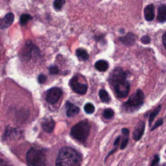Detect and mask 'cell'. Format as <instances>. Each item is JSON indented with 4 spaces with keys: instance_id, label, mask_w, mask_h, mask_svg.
Returning a JSON list of instances; mask_svg holds the SVG:
<instances>
[{
    "instance_id": "603a6c76",
    "label": "cell",
    "mask_w": 166,
    "mask_h": 166,
    "mask_svg": "<svg viewBox=\"0 0 166 166\" xmlns=\"http://www.w3.org/2000/svg\"><path fill=\"white\" fill-rule=\"evenodd\" d=\"M65 3H66V0H55L53 6H54L55 9L57 10H60L62 8Z\"/></svg>"
},
{
    "instance_id": "52a82bcc",
    "label": "cell",
    "mask_w": 166,
    "mask_h": 166,
    "mask_svg": "<svg viewBox=\"0 0 166 166\" xmlns=\"http://www.w3.org/2000/svg\"><path fill=\"white\" fill-rule=\"evenodd\" d=\"M62 93V91L60 88L54 87L51 88L47 93L46 101L47 102L51 104L54 105L57 103L59 99L61 98Z\"/></svg>"
},
{
    "instance_id": "6da1fadb",
    "label": "cell",
    "mask_w": 166,
    "mask_h": 166,
    "mask_svg": "<svg viewBox=\"0 0 166 166\" xmlns=\"http://www.w3.org/2000/svg\"><path fill=\"white\" fill-rule=\"evenodd\" d=\"M127 78L126 72L120 68L114 69L110 75L109 81L113 86L115 93L119 98H125L128 95L130 83Z\"/></svg>"
},
{
    "instance_id": "8992f818",
    "label": "cell",
    "mask_w": 166,
    "mask_h": 166,
    "mask_svg": "<svg viewBox=\"0 0 166 166\" xmlns=\"http://www.w3.org/2000/svg\"><path fill=\"white\" fill-rule=\"evenodd\" d=\"M69 86L73 91L80 95H84L86 93L88 86L85 84H82L79 81V79L77 76H75L69 81Z\"/></svg>"
},
{
    "instance_id": "d4e9b609",
    "label": "cell",
    "mask_w": 166,
    "mask_h": 166,
    "mask_svg": "<svg viewBox=\"0 0 166 166\" xmlns=\"http://www.w3.org/2000/svg\"><path fill=\"white\" fill-rule=\"evenodd\" d=\"M141 42L144 44H149L151 42V38L148 35H145L141 37Z\"/></svg>"
},
{
    "instance_id": "ac0fdd59",
    "label": "cell",
    "mask_w": 166,
    "mask_h": 166,
    "mask_svg": "<svg viewBox=\"0 0 166 166\" xmlns=\"http://www.w3.org/2000/svg\"><path fill=\"white\" fill-rule=\"evenodd\" d=\"M76 55L77 57L82 61H86L89 58V55L87 51L82 48H79L76 50Z\"/></svg>"
},
{
    "instance_id": "4316f807",
    "label": "cell",
    "mask_w": 166,
    "mask_h": 166,
    "mask_svg": "<svg viewBox=\"0 0 166 166\" xmlns=\"http://www.w3.org/2000/svg\"><path fill=\"white\" fill-rule=\"evenodd\" d=\"M128 136H126L125 138H123V141L121 143V149H124V148H125L128 144Z\"/></svg>"
},
{
    "instance_id": "ba28073f",
    "label": "cell",
    "mask_w": 166,
    "mask_h": 166,
    "mask_svg": "<svg viewBox=\"0 0 166 166\" xmlns=\"http://www.w3.org/2000/svg\"><path fill=\"white\" fill-rule=\"evenodd\" d=\"M14 20V15L13 14V13H7L3 18L0 21V29H5L9 27L13 23Z\"/></svg>"
},
{
    "instance_id": "7c38bea8",
    "label": "cell",
    "mask_w": 166,
    "mask_h": 166,
    "mask_svg": "<svg viewBox=\"0 0 166 166\" xmlns=\"http://www.w3.org/2000/svg\"><path fill=\"white\" fill-rule=\"evenodd\" d=\"M66 115L68 117H73L76 114H79V112L80 111V109L78 106H75V105L69 101L66 102Z\"/></svg>"
},
{
    "instance_id": "277c9868",
    "label": "cell",
    "mask_w": 166,
    "mask_h": 166,
    "mask_svg": "<svg viewBox=\"0 0 166 166\" xmlns=\"http://www.w3.org/2000/svg\"><path fill=\"white\" fill-rule=\"evenodd\" d=\"M144 94L141 90H138L136 93L130 96L127 101L124 103L123 107L128 112H134L138 110L144 103Z\"/></svg>"
},
{
    "instance_id": "8fae6325",
    "label": "cell",
    "mask_w": 166,
    "mask_h": 166,
    "mask_svg": "<svg viewBox=\"0 0 166 166\" xmlns=\"http://www.w3.org/2000/svg\"><path fill=\"white\" fill-rule=\"evenodd\" d=\"M121 42L124 45H133L136 42V38L134 34L132 33H128L127 35L119 38Z\"/></svg>"
},
{
    "instance_id": "7402d4cb",
    "label": "cell",
    "mask_w": 166,
    "mask_h": 166,
    "mask_svg": "<svg viewBox=\"0 0 166 166\" xmlns=\"http://www.w3.org/2000/svg\"><path fill=\"white\" fill-rule=\"evenodd\" d=\"M84 110H85L86 113H87L88 114H93L94 112L95 107L92 103H88L85 105Z\"/></svg>"
},
{
    "instance_id": "4dcf8cb0",
    "label": "cell",
    "mask_w": 166,
    "mask_h": 166,
    "mask_svg": "<svg viewBox=\"0 0 166 166\" xmlns=\"http://www.w3.org/2000/svg\"><path fill=\"white\" fill-rule=\"evenodd\" d=\"M122 133L123 135H128L129 134V130L127 128H123L122 129Z\"/></svg>"
},
{
    "instance_id": "2e32d148",
    "label": "cell",
    "mask_w": 166,
    "mask_h": 166,
    "mask_svg": "<svg viewBox=\"0 0 166 166\" xmlns=\"http://www.w3.org/2000/svg\"><path fill=\"white\" fill-rule=\"evenodd\" d=\"M95 67L99 72H105L109 68V64L104 60H100L95 64Z\"/></svg>"
},
{
    "instance_id": "d6986e66",
    "label": "cell",
    "mask_w": 166,
    "mask_h": 166,
    "mask_svg": "<svg viewBox=\"0 0 166 166\" xmlns=\"http://www.w3.org/2000/svg\"><path fill=\"white\" fill-rule=\"evenodd\" d=\"M31 20H32V16L31 15L27 14H22L20 16V24L22 26H25L26 25V23Z\"/></svg>"
},
{
    "instance_id": "5bb4252c",
    "label": "cell",
    "mask_w": 166,
    "mask_h": 166,
    "mask_svg": "<svg viewBox=\"0 0 166 166\" xmlns=\"http://www.w3.org/2000/svg\"><path fill=\"white\" fill-rule=\"evenodd\" d=\"M55 126V123L52 119H45L42 123V127L46 132H51Z\"/></svg>"
},
{
    "instance_id": "7a4b0ae2",
    "label": "cell",
    "mask_w": 166,
    "mask_h": 166,
    "mask_svg": "<svg viewBox=\"0 0 166 166\" xmlns=\"http://www.w3.org/2000/svg\"><path fill=\"white\" fill-rule=\"evenodd\" d=\"M81 161L79 153L72 147H62L59 151L55 166H77Z\"/></svg>"
},
{
    "instance_id": "e0dca14e",
    "label": "cell",
    "mask_w": 166,
    "mask_h": 166,
    "mask_svg": "<svg viewBox=\"0 0 166 166\" xmlns=\"http://www.w3.org/2000/svg\"><path fill=\"white\" fill-rule=\"evenodd\" d=\"M99 96L100 97V99L101 100V101L105 103H109L110 101V97L109 95L108 92H106L105 90L101 89L99 92Z\"/></svg>"
},
{
    "instance_id": "4fadbf2b",
    "label": "cell",
    "mask_w": 166,
    "mask_h": 166,
    "mask_svg": "<svg viewBox=\"0 0 166 166\" xmlns=\"http://www.w3.org/2000/svg\"><path fill=\"white\" fill-rule=\"evenodd\" d=\"M144 16L145 19L148 22H151L154 20L155 16V7H154L153 5L151 4L147 5L145 8Z\"/></svg>"
},
{
    "instance_id": "cb8c5ba5",
    "label": "cell",
    "mask_w": 166,
    "mask_h": 166,
    "mask_svg": "<svg viewBox=\"0 0 166 166\" xmlns=\"http://www.w3.org/2000/svg\"><path fill=\"white\" fill-rule=\"evenodd\" d=\"M160 157L157 155L155 156V158H154L153 160V161L152 162L151 166H162L160 164ZM162 166H165V165L164 164Z\"/></svg>"
},
{
    "instance_id": "3957f363",
    "label": "cell",
    "mask_w": 166,
    "mask_h": 166,
    "mask_svg": "<svg viewBox=\"0 0 166 166\" xmlns=\"http://www.w3.org/2000/svg\"><path fill=\"white\" fill-rule=\"evenodd\" d=\"M90 130V124L89 122L86 120L82 121L72 128L70 134L76 140L85 143L88 139Z\"/></svg>"
},
{
    "instance_id": "83f0119b",
    "label": "cell",
    "mask_w": 166,
    "mask_h": 166,
    "mask_svg": "<svg viewBox=\"0 0 166 166\" xmlns=\"http://www.w3.org/2000/svg\"><path fill=\"white\" fill-rule=\"evenodd\" d=\"M163 123H164V121H163L162 119H159V120L156 122V123L155 124V125H154V126L152 127V128H151L152 131V130H155V129H156V128H158V127L161 126L162 124H163Z\"/></svg>"
},
{
    "instance_id": "9a60e30c",
    "label": "cell",
    "mask_w": 166,
    "mask_h": 166,
    "mask_svg": "<svg viewBox=\"0 0 166 166\" xmlns=\"http://www.w3.org/2000/svg\"><path fill=\"white\" fill-rule=\"evenodd\" d=\"M158 20L160 23H164L166 20V7L165 5H162L159 7L158 11Z\"/></svg>"
},
{
    "instance_id": "1f68e13d",
    "label": "cell",
    "mask_w": 166,
    "mask_h": 166,
    "mask_svg": "<svg viewBox=\"0 0 166 166\" xmlns=\"http://www.w3.org/2000/svg\"><path fill=\"white\" fill-rule=\"evenodd\" d=\"M120 136H119V137H117V138H116V141H115V142H114V145H115V146H117V144H119V142H120Z\"/></svg>"
},
{
    "instance_id": "484cf974",
    "label": "cell",
    "mask_w": 166,
    "mask_h": 166,
    "mask_svg": "<svg viewBox=\"0 0 166 166\" xmlns=\"http://www.w3.org/2000/svg\"><path fill=\"white\" fill-rule=\"evenodd\" d=\"M38 81L40 84H44L47 81V77L44 74H40L38 77Z\"/></svg>"
},
{
    "instance_id": "44dd1931",
    "label": "cell",
    "mask_w": 166,
    "mask_h": 166,
    "mask_svg": "<svg viewBox=\"0 0 166 166\" xmlns=\"http://www.w3.org/2000/svg\"><path fill=\"white\" fill-rule=\"evenodd\" d=\"M103 117L106 120H110L114 116V112L111 109H106L103 111Z\"/></svg>"
},
{
    "instance_id": "9c48e42d",
    "label": "cell",
    "mask_w": 166,
    "mask_h": 166,
    "mask_svg": "<svg viewBox=\"0 0 166 166\" xmlns=\"http://www.w3.org/2000/svg\"><path fill=\"white\" fill-rule=\"evenodd\" d=\"M145 124L144 121H140L136 127L133 132V139L136 141L140 140L143 136L145 130Z\"/></svg>"
},
{
    "instance_id": "ffe728a7",
    "label": "cell",
    "mask_w": 166,
    "mask_h": 166,
    "mask_svg": "<svg viewBox=\"0 0 166 166\" xmlns=\"http://www.w3.org/2000/svg\"><path fill=\"white\" fill-rule=\"evenodd\" d=\"M160 110H161V106H158L155 110L152 111L150 114V116H149V125L150 126L151 125L153 120H155V117L158 115V114L159 113L160 111Z\"/></svg>"
},
{
    "instance_id": "30bf717a",
    "label": "cell",
    "mask_w": 166,
    "mask_h": 166,
    "mask_svg": "<svg viewBox=\"0 0 166 166\" xmlns=\"http://www.w3.org/2000/svg\"><path fill=\"white\" fill-rule=\"evenodd\" d=\"M33 49V47L32 43L30 41L27 42V43L26 44V46L23 49L22 52L21 53V57L23 60L27 61L31 58V52Z\"/></svg>"
},
{
    "instance_id": "f1b7e54d",
    "label": "cell",
    "mask_w": 166,
    "mask_h": 166,
    "mask_svg": "<svg viewBox=\"0 0 166 166\" xmlns=\"http://www.w3.org/2000/svg\"><path fill=\"white\" fill-rule=\"evenodd\" d=\"M49 73L52 75H57L58 73V69L57 66H51L49 68Z\"/></svg>"
},
{
    "instance_id": "5b68a950",
    "label": "cell",
    "mask_w": 166,
    "mask_h": 166,
    "mask_svg": "<svg viewBox=\"0 0 166 166\" xmlns=\"http://www.w3.org/2000/svg\"><path fill=\"white\" fill-rule=\"evenodd\" d=\"M27 163L31 166H45L46 157L44 153L38 149L32 148L27 153Z\"/></svg>"
},
{
    "instance_id": "f546056e",
    "label": "cell",
    "mask_w": 166,
    "mask_h": 166,
    "mask_svg": "<svg viewBox=\"0 0 166 166\" xmlns=\"http://www.w3.org/2000/svg\"><path fill=\"white\" fill-rule=\"evenodd\" d=\"M162 40H163L164 46L165 47V46H166V33H165L163 34V36H162Z\"/></svg>"
}]
</instances>
